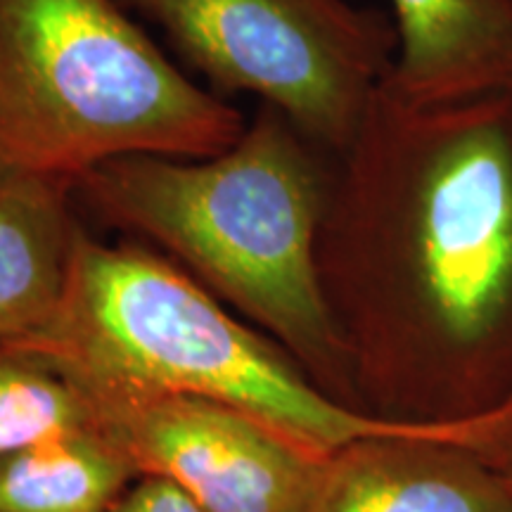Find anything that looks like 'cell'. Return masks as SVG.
<instances>
[{
    "mask_svg": "<svg viewBox=\"0 0 512 512\" xmlns=\"http://www.w3.org/2000/svg\"><path fill=\"white\" fill-rule=\"evenodd\" d=\"M162 29L221 98L256 95L313 143L347 152L392 74V17L347 0H117Z\"/></svg>",
    "mask_w": 512,
    "mask_h": 512,
    "instance_id": "5",
    "label": "cell"
},
{
    "mask_svg": "<svg viewBox=\"0 0 512 512\" xmlns=\"http://www.w3.org/2000/svg\"><path fill=\"white\" fill-rule=\"evenodd\" d=\"M318 271L375 418L458 422L512 396V93L387 83L337 157Z\"/></svg>",
    "mask_w": 512,
    "mask_h": 512,
    "instance_id": "1",
    "label": "cell"
},
{
    "mask_svg": "<svg viewBox=\"0 0 512 512\" xmlns=\"http://www.w3.org/2000/svg\"><path fill=\"white\" fill-rule=\"evenodd\" d=\"M245 126L117 0H0V176L74 185L121 157H214Z\"/></svg>",
    "mask_w": 512,
    "mask_h": 512,
    "instance_id": "4",
    "label": "cell"
},
{
    "mask_svg": "<svg viewBox=\"0 0 512 512\" xmlns=\"http://www.w3.org/2000/svg\"><path fill=\"white\" fill-rule=\"evenodd\" d=\"M62 375L110 377L228 403L311 451L441 422L375 418L332 399L283 344L242 323L145 242H102L83 226L55 316L5 339Z\"/></svg>",
    "mask_w": 512,
    "mask_h": 512,
    "instance_id": "3",
    "label": "cell"
},
{
    "mask_svg": "<svg viewBox=\"0 0 512 512\" xmlns=\"http://www.w3.org/2000/svg\"><path fill=\"white\" fill-rule=\"evenodd\" d=\"M105 512H207L181 486L162 477H138Z\"/></svg>",
    "mask_w": 512,
    "mask_h": 512,
    "instance_id": "12",
    "label": "cell"
},
{
    "mask_svg": "<svg viewBox=\"0 0 512 512\" xmlns=\"http://www.w3.org/2000/svg\"><path fill=\"white\" fill-rule=\"evenodd\" d=\"M512 396L494 411L332 453L309 512H512Z\"/></svg>",
    "mask_w": 512,
    "mask_h": 512,
    "instance_id": "7",
    "label": "cell"
},
{
    "mask_svg": "<svg viewBox=\"0 0 512 512\" xmlns=\"http://www.w3.org/2000/svg\"><path fill=\"white\" fill-rule=\"evenodd\" d=\"M136 479L98 432L41 441L0 456V512H105Z\"/></svg>",
    "mask_w": 512,
    "mask_h": 512,
    "instance_id": "10",
    "label": "cell"
},
{
    "mask_svg": "<svg viewBox=\"0 0 512 512\" xmlns=\"http://www.w3.org/2000/svg\"><path fill=\"white\" fill-rule=\"evenodd\" d=\"M510 3H512V0H510Z\"/></svg>",
    "mask_w": 512,
    "mask_h": 512,
    "instance_id": "14",
    "label": "cell"
},
{
    "mask_svg": "<svg viewBox=\"0 0 512 512\" xmlns=\"http://www.w3.org/2000/svg\"><path fill=\"white\" fill-rule=\"evenodd\" d=\"M86 396L93 427L138 477L174 482L207 512H309L330 456L204 396L64 375Z\"/></svg>",
    "mask_w": 512,
    "mask_h": 512,
    "instance_id": "6",
    "label": "cell"
},
{
    "mask_svg": "<svg viewBox=\"0 0 512 512\" xmlns=\"http://www.w3.org/2000/svg\"><path fill=\"white\" fill-rule=\"evenodd\" d=\"M337 157L259 102L235 145L204 159L121 157L72 185L76 209L176 261L358 408L318 271ZM361 411V408H358Z\"/></svg>",
    "mask_w": 512,
    "mask_h": 512,
    "instance_id": "2",
    "label": "cell"
},
{
    "mask_svg": "<svg viewBox=\"0 0 512 512\" xmlns=\"http://www.w3.org/2000/svg\"><path fill=\"white\" fill-rule=\"evenodd\" d=\"M399 36L387 86L411 102L512 93L510 0H389Z\"/></svg>",
    "mask_w": 512,
    "mask_h": 512,
    "instance_id": "8",
    "label": "cell"
},
{
    "mask_svg": "<svg viewBox=\"0 0 512 512\" xmlns=\"http://www.w3.org/2000/svg\"><path fill=\"white\" fill-rule=\"evenodd\" d=\"M81 228L69 183L0 176V339L27 337L55 316Z\"/></svg>",
    "mask_w": 512,
    "mask_h": 512,
    "instance_id": "9",
    "label": "cell"
},
{
    "mask_svg": "<svg viewBox=\"0 0 512 512\" xmlns=\"http://www.w3.org/2000/svg\"><path fill=\"white\" fill-rule=\"evenodd\" d=\"M95 432L86 396L34 354L0 339V456Z\"/></svg>",
    "mask_w": 512,
    "mask_h": 512,
    "instance_id": "11",
    "label": "cell"
},
{
    "mask_svg": "<svg viewBox=\"0 0 512 512\" xmlns=\"http://www.w3.org/2000/svg\"><path fill=\"white\" fill-rule=\"evenodd\" d=\"M505 475H508V482H510V489H512V465L505 467Z\"/></svg>",
    "mask_w": 512,
    "mask_h": 512,
    "instance_id": "13",
    "label": "cell"
}]
</instances>
